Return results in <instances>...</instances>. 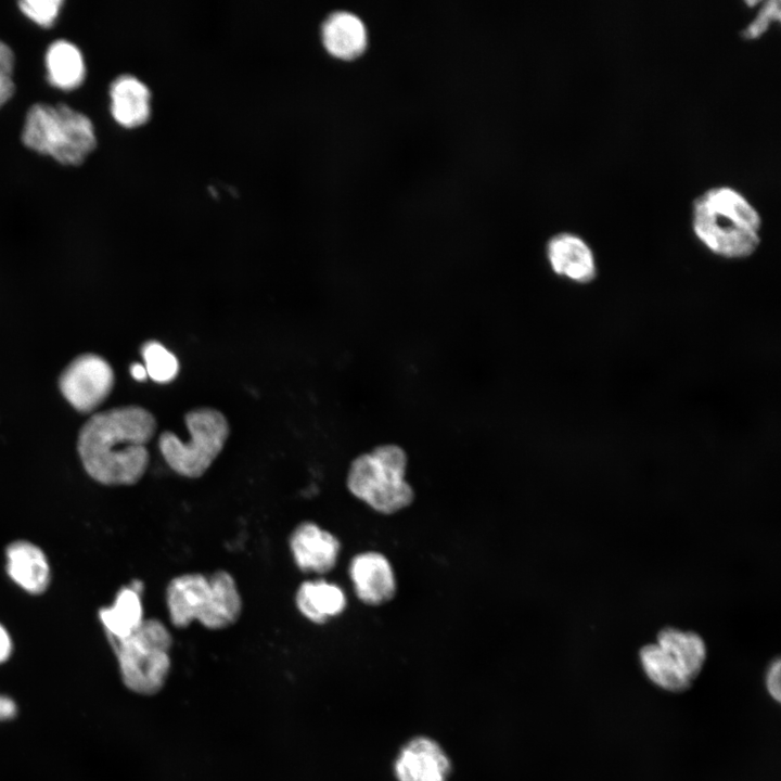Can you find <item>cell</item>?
Returning a JSON list of instances; mask_svg holds the SVG:
<instances>
[{
	"label": "cell",
	"instance_id": "obj_16",
	"mask_svg": "<svg viewBox=\"0 0 781 781\" xmlns=\"http://www.w3.org/2000/svg\"><path fill=\"white\" fill-rule=\"evenodd\" d=\"M295 605L308 620L322 625L345 611L347 599L344 590L334 582L307 580L296 590Z\"/></svg>",
	"mask_w": 781,
	"mask_h": 781
},
{
	"label": "cell",
	"instance_id": "obj_9",
	"mask_svg": "<svg viewBox=\"0 0 781 781\" xmlns=\"http://www.w3.org/2000/svg\"><path fill=\"white\" fill-rule=\"evenodd\" d=\"M348 576L355 594L366 605L379 606L396 594L395 572L388 559L377 551H363L350 560Z\"/></svg>",
	"mask_w": 781,
	"mask_h": 781
},
{
	"label": "cell",
	"instance_id": "obj_15",
	"mask_svg": "<svg viewBox=\"0 0 781 781\" xmlns=\"http://www.w3.org/2000/svg\"><path fill=\"white\" fill-rule=\"evenodd\" d=\"M111 112L126 128L143 125L150 116L151 93L145 84L132 75H120L111 85Z\"/></svg>",
	"mask_w": 781,
	"mask_h": 781
},
{
	"label": "cell",
	"instance_id": "obj_18",
	"mask_svg": "<svg viewBox=\"0 0 781 781\" xmlns=\"http://www.w3.org/2000/svg\"><path fill=\"white\" fill-rule=\"evenodd\" d=\"M655 643L673 657L691 681L699 676L707 654L706 644L700 635L665 627L658 631Z\"/></svg>",
	"mask_w": 781,
	"mask_h": 781
},
{
	"label": "cell",
	"instance_id": "obj_17",
	"mask_svg": "<svg viewBox=\"0 0 781 781\" xmlns=\"http://www.w3.org/2000/svg\"><path fill=\"white\" fill-rule=\"evenodd\" d=\"M143 584L132 581L120 589L111 606L99 611V618L105 628L108 640H119L130 636L144 620L141 592Z\"/></svg>",
	"mask_w": 781,
	"mask_h": 781
},
{
	"label": "cell",
	"instance_id": "obj_21",
	"mask_svg": "<svg viewBox=\"0 0 781 781\" xmlns=\"http://www.w3.org/2000/svg\"><path fill=\"white\" fill-rule=\"evenodd\" d=\"M144 367L153 381L171 382L178 374L179 363L176 356L156 341L146 342L141 349Z\"/></svg>",
	"mask_w": 781,
	"mask_h": 781
},
{
	"label": "cell",
	"instance_id": "obj_19",
	"mask_svg": "<svg viewBox=\"0 0 781 781\" xmlns=\"http://www.w3.org/2000/svg\"><path fill=\"white\" fill-rule=\"evenodd\" d=\"M46 67L49 82L62 90L78 88L86 77V66L79 49L62 39L49 46Z\"/></svg>",
	"mask_w": 781,
	"mask_h": 781
},
{
	"label": "cell",
	"instance_id": "obj_14",
	"mask_svg": "<svg viewBox=\"0 0 781 781\" xmlns=\"http://www.w3.org/2000/svg\"><path fill=\"white\" fill-rule=\"evenodd\" d=\"M7 572L25 591L42 593L50 582V566L46 554L36 545L17 540L7 548Z\"/></svg>",
	"mask_w": 781,
	"mask_h": 781
},
{
	"label": "cell",
	"instance_id": "obj_13",
	"mask_svg": "<svg viewBox=\"0 0 781 781\" xmlns=\"http://www.w3.org/2000/svg\"><path fill=\"white\" fill-rule=\"evenodd\" d=\"M321 38L330 54L350 60L364 51L368 31L366 24L357 14L338 10L332 12L322 23Z\"/></svg>",
	"mask_w": 781,
	"mask_h": 781
},
{
	"label": "cell",
	"instance_id": "obj_27",
	"mask_svg": "<svg viewBox=\"0 0 781 781\" xmlns=\"http://www.w3.org/2000/svg\"><path fill=\"white\" fill-rule=\"evenodd\" d=\"M12 653V640L7 629L0 624V664L8 661Z\"/></svg>",
	"mask_w": 781,
	"mask_h": 781
},
{
	"label": "cell",
	"instance_id": "obj_3",
	"mask_svg": "<svg viewBox=\"0 0 781 781\" xmlns=\"http://www.w3.org/2000/svg\"><path fill=\"white\" fill-rule=\"evenodd\" d=\"M165 601L169 620L176 628L199 622L210 630L235 624L242 613V598L233 576L223 569L210 576L182 574L166 587Z\"/></svg>",
	"mask_w": 781,
	"mask_h": 781
},
{
	"label": "cell",
	"instance_id": "obj_22",
	"mask_svg": "<svg viewBox=\"0 0 781 781\" xmlns=\"http://www.w3.org/2000/svg\"><path fill=\"white\" fill-rule=\"evenodd\" d=\"M780 20V0H766L760 3V8L754 18L740 31V36L745 40L758 39L768 30L772 23H779Z\"/></svg>",
	"mask_w": 781,
	"mask_h": 781
},
{
	"label": "cell",
	"instance_id": "obj_11",
	"mask_svg": "<svg viewBox=\"0 0 781 781\" xmlns=\"http://www.w3.org/2000/svg\"><path fill=\"white\" fill-rule=\"evenodd\" d=\"M548 264L559 277L578 284H588L597 277L592 249L579 235L572 232L553 234L546 243Z\"/></svg>",
	"mask_w": 781,
	"mask_h": 781
},
{
	"label": "cell",
	"instance_id": "obj_23",
	"mask_svg": "<svg viewBox=\"0 0 781 781\" xmlns=\"http://www.w3.org/2000/svg\"><path fill=\"white\" fill-rule=\"evenodd\" d=\"M20 10L29 20L41 27H51L56 20L62 0H23L18 3Z\"/></svg>",
	"mask_w": 781,
	"mask_h": 781
},
{
	"label": "cell",
	"instance_id": "obj_24",
	"mask_svg": "<svg viewBox=\"0 0 781 781\" xmlns=\"http://www.w3.org/2000/svg\"><path fill=\"white\" fill-rule=\"evenodd\" d=\"M14 53L4 42L0 41V107L5 104L15 92L12 79L14 71Z\"/></svg>",
	"mask_w": 781,
	"mask_h": 781
},
{
	"label": "cell",
	"instance_id": "obj_5",
	"mask_svg": "<svg viewBox=\"0 0 781 781\" xmlns=\"http://www.w3.org/2000/svg\"><path fill=\"white\" fill-rule=\"evenodd\" d=\"M21 138L29 150L66 166L81 165L97 146L90 118L64 103L34 104Z\"/></svg>",
	"mask_w": 781,
	"mask_h": 781
},
{
	"label": "cell",
	"instance_id": "obj_6",
	"mask_svg": "<svg viewBox=\"0 0 781 781\" xmlns=\"http://www.w3.org/2000/svg\"><path fill=\"white\" fill-rule=\"evenodd\" d=\"M110 642L121 681L129 691L151 696L164 689L171 669L174 639L161 620L144 619L130 636Z\"/></svg>",
	"mask_w": 781,
	"mask_h": 781
},
{
	"label": "cell",
	"instance_id": "obj_20",
	"mask_svg": "<svg viewBox=\"0 0 781 781\" xmlns=\"http://www.w3.org/2000/svg\"><path fill=\"white\" fill-rule=\"evenodd\" d=\"M639 660L646 677L657 687L670 692H682L690 688L692 681L689 677L656 643L643 645L639 651Z\"/></svg>",
	"mask_w": 781,
	"mask_h": 781
},
{
	"label": "cell",
	"instance_id": "obj_8",
	"mask_svg": "<svg viewBox=\"0 0 781 781\" xmlns=\"http://www.w3.org/2000/svg\"><path fill=\"white\" fill-rule=\"evenodd\" d=\"M59 385L65 399L80 412L98 408L114 386L111 364L95 354L76 357L62 372Z\"/></svg>",
	"mask_w": 781,
	"mask_h": 781
},
{
	"label": "cell",
	"instance_id": "obj_1",
	"mask_svg": "<svg viewBox=\"0 0 781 781\" xmlns=\"http://www.w3.org/2000/svg\"><path fill=\"white\" fill-rule=\"evenodd\" d=\"M156 420L146 409L125 406L98 412L78 435V453L91 478L107 486L133 485L145 474L148 443Z\"/></svg>",
	"mask_w": 781,
	"mask_h": 781
},
{
	"label": "cell",
	"instance_id": "obj_26",
	"mask_svg": "<svg viewBox=\"0 0 781 781\" xmlns=\"http://www.w3.org/2000/svg\"><path fill=\"white\" fill-rule=\"evenodd\" d=\"M17 714V706L15 702L4 695H0V720H11Z\"/></svg>",
	"mask_w": 781,
	"mask_h": 781
},
{
	"label": "cell",
	"instance_id": "obj_7",
	"mask_svg": "<svg viewBox=\"0 0 781 781\" xmlns=\"http://www.w3.org/2000/svg\"><path fill=\"white\" fill-rule=\"evenodd\" d=\"M189 439L163 432L158 448L167 465L178 475L199 478L212 466L222 451L230 426L222 412L214 408H196L184 415Z\"/></svg>",
	"mask_w": 781,
	"mask_h": 781
},
{
	"label": "cell",
	"instance_id": "obj_12",
	"mask_svg": "<svg viewBox=\"0 0 781 781\" xmlns=\"http://www.w3.org/2000/svg\"><path fill=\"white\" fill-rule=\"evenodd\" d=\"M450 760L431 738L415 737L399 751L395 761L398 781H447Z\"/></svg>",
	"mask_w": 781,
	"mask_h": 781
},
{
	"label": "cell",
	"instance_id": "obj_4",
	"mask_svg": "<svg viewBox=\"0 0 781 781\" xmlns=\"http://www.w3.org/2000/svg\"><path fill=\"white\" fill-rule=\"evenodd\" d=\"M407 468L408 456L401 446L381 444L351 461L346 486L375 512L390 515L414 500V490L406 479Z\"/></svg>",
	"mask_w": 781,
	"mask_h": 781
},
{
	"label": "cell",
	"instance_id": "obj_2",
	"mask_svg": "<svg viewBox=\"0 0 781 781\" xmlns=\"http://www.w3.org/2000/svg\"><path fill=\"white\" fill-rule=\"evenodd\" d=\"M692 229L713 254L727 259L746 258L760 244L761 216L740 191L718 185L693 200Z\"/></svg>",
	"mask_w": 781,
	"mask_h": 781
},
{
	"label": "cell",
	"instance_id": "obj_25",
	"mask_svg": "<svg viewBox=\"0 0 781 781\" xmlns=\"http://www.w3.org/2000/svg\"><path fill=\"white\" fill-rule=\"evenodd\" d=\"M780 660L777 658L771 662L766 674V688L769 694L777 701L780 702L781 690H780Z\"/></svg>",
	"mask_w": 781,
	"mask_h": 781
},
{
	"label": "cell",
	"instance_id": "obj_28",
	"mask_svg": "<svg viewBox=\"0 0 781 781\" xmlns=\"http://www.w3.org/2000/svg\"><path fill=\"white\" fill-rule=\"evenodd\" d=\"M130 374L135 380L139 382L144 381L148 377V372L144 364L138 362L132 363V366L130 367Z\"/></svg>",
	"mask_w": 781,
	"mask_h": 781
},
{
	"label": "cell",
	"instance_id": "obj_10",
	"mask_svg": "<svg viewBox=\"0 0 781 781\" xmlns=\"http://www.w3.org/2000/svg\"><path fill=\"white\" fill-rule=\"evenodd\" d=\"M296 566L304 573L325 574L337 563L341 542L312 522L300 523L289 540Z\"/></svg>",
	"mask_w": 781,
	"mask_h": 781
}]
</instances>
